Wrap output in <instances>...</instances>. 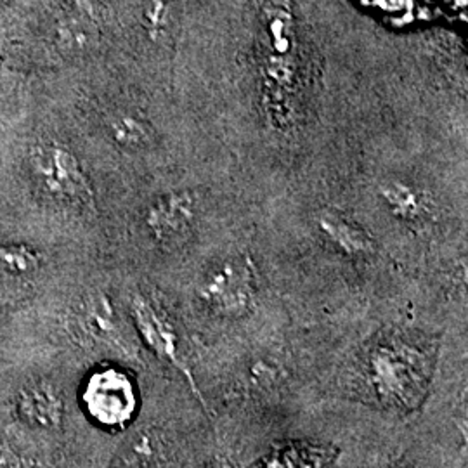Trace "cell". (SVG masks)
I'll return each instance as SVG.
<instances>
[{
    "label": "cell",
    "instance_id": "cell-1",
    "mask_svg": "<svg viewBox=\"0 0 468 468\" xmlns=\"http://www.w3.org/2000/svg\"><path fill=\"white\" fill-rule=\"evenodd\" d=\"M85 411L106 429H122L134 419L137 392L127 373L115 368L92 373L82 392Z\"/></svg>",
    "mask_w": 468,
    "mask_h": 468
},
{
    "label": "cell",
    "instance_id": "cell-2",
    "mask_svg": "<svg viewBox=\"0 0 468 468\" xmlns=\"http://www.w3.org/2000/svg\"><path fill=\"white\" fill-rule=\"evenodd\" d=\"M200 293L203 301L222 314H241L253 299L250 274L234 262H226L207 274Z\"/></svg>",
    "mask_w": 468,
    "mask_h": 468
},
{
    "label": "cell",
    "instance_id": "cell-8",
    "mask_svg": "<svg viewBox=\"0 0 468 468\" xmlns=\"http://www.w3.org/2000/svg\"><path fill=\"white\" fill-rule=\"evenodd\" d=\"M380 197L387 208L396 218H419L425 212V197L417 186L410 185L401 179H390L380 187Z\"/></svg>",
    "mask_w": 468,
    "mask_h": 468
},
{
    "label": "cell",
    "instance_id": "cell-7",
    "mask_svg": "<svg viewBox=\"0 0 468 468\" xmlns=\"http://www.w3.org/2000/svg\"><path fill=\"white\" fill-rule=\"evenodd\" d=\"M19 415L28 423L54 427L61 419V401L46 385L27 388L19 398Z\"/></svg>",
    "mask_w": 468,
    "mask_h": 468
},
{
    "label": "cell",
    "instance_id": "cell-10",
    "mask_svg": "<svg viewBox=\"0 0 468 468\" xmlns=\"http://www.w3.org/2000/svg\"><path fill=\"white\" fill-rule=\"evenodd\" d=\"M113 135L125 146H141L148 141L150 133L146 125L134 117H120L113 122Z\"/></svg>",
    "mask_w": 468,
    "mask_h": 468
},
{
    "label": "cell",
    "instance_id": "cell-6",
    "mask_svg": "<svg viewBox=\"0 0 468 468\" xmlns=\"http://www.w3.org/2000/svg\"><path fill=\"white\" fill-rule=\"evenodd\" d=\"M318 226L324 238L347 255H368L373 250V239L368 233L338 212H323L319 216Z\"/></svg>",
    "mask_w": 468,
    "mask_h": 468
},
{
    "label": "cell",
    "instance_id": "cell-5",
    "mask_svg": "<svg viewBox=\"0 0 468 468\" xmlns=\"http://www.w3.org/2000/svg\"><path fill=\"white\" fill-rule=\"evenodd\" d=\"M197 216V201L189 193H176L150 210L148 224L160 238L183 233Z\"/></svg>",
    "mask_w": 468,
    "mask_h": 468
},
{
    "label": "cell",
    "instance_id": "cell-3",
    "mask_svg": "<svg viewBox=\"0 0 468 468\" xmlns=\"http://www.w3.org/2000/svg\"><path fill=\"white\" fill-rule=\"evenodd\" d=\"M35 170L50 191L68 198H84L89 185L77 158L59 146L42 148L34 156Z\"/></svg>",
    "mask_w": 468,
    "mask_h": 468
},
{
    "label": "cell",
    "instance_id": "cell-4",
    "mask_svg": "<svg viewBox=\"0 0 468 468\" xmlns=\"http://www.w3.org/2000/svg\"><path fill=\"white\" fill-rule=\"evenodd\" d=\"M131 309H133L135 326L143 335L144 342L156 352L158 357L165 359L181 373H185L189 384L193 385V377L179 357L177 336L174 334V328L167 318L156 307H153L144 297H135Z\"/></svg>",
    "mask_w": 468,
    "mask_h": 468
},
{
    "label": "cell",
    "instance_id": "cell-9",
    "mask_svg": "<svg viewBox=\"0 0 468 468\" xmlns=\"http://www.w3.org/2000/svg\"><path fill=\"white\" fill-rule=\"evenodd\" d=\"M38 255L25 247H2L0 249V272L27 274L38 268Z\"/></svg>",
    "mask_w": 468,
    "mask_h": 468
}]
</instances>
